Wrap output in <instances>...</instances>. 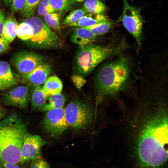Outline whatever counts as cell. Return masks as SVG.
Masks as SVG:
<instances>
[{
  "label": "cell",
  "mask_w": 168,
  "mask_h": 168,
  "mask_svg": "<svg viewBox=\"0 0 168 168\" xmlns=\"http://www.w3.org/2000/svg\"><path fill=\"white\" fill-rule=\"evenodd\" d=\"M126 122L136 168L168 165V116L146 113L137 103Z\"/></svg>",
  "instance_id": "1"
},
{
  "label": "cell",
  "mask_w": 168,
  "mask_h": 168,
  "mask_svg": "<svg viewBox=\"0 0 168 168\" xmlns=\"http://www.w3.org/2000/svg\"><path fill=\"white\" fill-rule=\"evenodd\" d=\"M130 75L129 63L123 56L102 65L95 77L97 104L105 98L124 90L129 83Z\"/></svg>",
  "instance_id": "2"
},
{
  "label": "cell",
  "mask_w": 168,
  "mask_h": 168,
  "mask_svg": "<svg viewBox=\"0 0 168 168\" xmlns=\"http://www.w3.org/2000/svg\"><path fill=\"white\" fill-rule=\"evenodd\" d=\"M27 131L26 123L15 114L0 120V162L20 163L24 136Z\"/></svg>",
  "instance_id": "3"
},
{
  "label": "cell",
  "mask_w": 168,
  "mask_h": 168,
  "mask_svg": "<svg viewBox=\"0 0 168 168\" xmlns=\"http://www.w3.org/2000/svg\"><path fill=\"white\" fill-rule=\"evenodd\" d=\"M127 47V44L124 41L109 45L92 43L81 47L75 57L76 71L78 75L86 76L104 60L121 53Z\"/></svg>",
  "instance_id": "4"
},
{
  "label": "cell",
  "mask_w": 168,
  "mask_h": 168,
  "mask_svg": "<svg viewBox=\"0 0 168 168\" xmlns=\"http://www.w3.org/2000/svg\"><path fill=\"white\" fill-rule=\"evenodd\" d=\"M30 26L28 40L31 45L38 49H49L62 47V40L52 31L44 22L37 17L26 19Z\"/></svg>",
  "instance_id": "5"
},
{
  "label": "cell",
  "mask_w": 168,
  "mask_h": 168,
  "mask_svg": "<svg viewBox=\"0 0 168 168\" xmlns=\"http://www.w3.org/2000/svg\"><path fill=\"white\" fill-rule=\"evenodd\" d=\"M65 115L69 126L76 130L85 129L91 123V110L86 104L77 99L72 100L65 108Z\"/></svg>",
  "instance_id": "6"
},
{
  "label": "cell",
  "mask_w": 168,
  "mask_h": 168,
  "mask_svg": "<svg viewBox=\"0 0 168 168\" xmlns=\"http://www.w3.org/2000/svg\"><path fill=\"white\" fill-rule=\"evenodd\" d=\"M124 9L122 20L125 27L135 38L138 47H141L144 21L139 9L129 5L123 0Z\"/></svg>",
  "instance_id": "7"
},
{
  "label": "cell",
  "mask_w": 168,
  "mask_h": 168,
  "mask_svg": "<svg viewBox=\"0 0 168 168\" xmlns=\"http://www.w3.org/2000/svg\"><path fill=\"white\" fill-rule=\"evenodd\" d=\"M42 122L45 132L52 137L61 136L69 127L65 115V108L51 110L46 112Z\"/></svg>",
  "instance_id": "8"
},
{
  "label": "cell",
  "mask_w": 168,
  "mask_h": 168,
  "mask_svg": "<svg viewBox=\"0 0 168 168\" xmlns=\"http://www.w3.org/2000/svg\"><path fill=\"white\" fill-rule=\"evenodd\" d=\"M46 143L39 135L32 134L27 131L24 136L20 163L22 164L41 156L42 148Z\"/></svg>",
  "instance_id": "9"
},
{
  "label": "cell",
  "mask_w": 168,
  "mask_h": 168,
  "mask_svg": "<svg viewBox=\"0 0 168 168\" xmlns=\"http://www.w3.org/2000/svg\"><path fill=\"white\" fill-rule=\"evenodd\" d=\"M44 61V58L40 55L32 52H22L16 56L13 63L16 69L23 76Z\"/></svg>",
  "instance_id": "10"
},
{
  "label": "cell",
  "mask_w": 168,
  "mask_h": 168,
  "mask_svg": "<svg viewBox=\"0 0 168 168\" xmlns=\"http://www.w3.org/2000/svg\"><path fill=\"white\" fill-rule=\"evenodd\" d=\"M29 85H21L13 88L4 94L2 102L6 105L24 109L29 100Z\"/></svg>",
  "instance_id": "11"
},
{
  "label": "cell",
  "mask_w": 168,
  "mask_h": 168,
  "mask_svg": "<svg viewBox=\"0 0 168 168\" xmlns=\"http://www.w3.org/2000/svg\"><path fill=\"white\" fill-rule=\"evenodd\" d=\"M50 65L44 63L39 65L27 74L23 76L29 85L33 87L41 86L44 83L51 72Z\"/></svg>",
  "instance_id": "12"
},
{
  "label": "cell",
  "mask_w": 168,
  "mask_h": 168,
  "mask_svg": "<svg viewBox=\"0 0 168 168\" xmlns=\"http://www.w3.org/2000/svg\"><path fill=\"white\" fill-rule=\"evenodd\" d=\"M78 27L75 29L71 35L70 39L72 43L81 47L95 41L97 36L89 30L84 27Z\"/></svg>",
  "instance_id": "13"
},
{
  "label": "cell",
  "mask_w": 168,
  "mask_h": 168,
  "mask_svg": "<svg viewBox=\"0 0 168 168\" xmlns=\"http://www.w3.org/2000/svg\"><path fill=\"white\" fill-rule=\"evenodd\" d=\"M107 20V18L102 13H89L83 16L68 26L86 27Z\"/></svg>",
  "instance_id": "14"
},
{
  "label": "cell",
  "mask_w": 168,
  "mask_h": 168,
  "mask_svg": "<svg viewBox=\"0 0 168 168\" xmlns=\"http://www.w3.org/2000/svg\"><path fill=\"white\" fill-rule=\"evenodd\" d=\"M18 26L17 22L14 17L10 16L5 20L1 37L9 44L17 35Z\"/></svg>",
  "instance_id": "15"
},
{
  "label": "cell",
  "mask_w": 168,
  "mask_h": 168,
  "mask_svg": "<svg viewBox=\"0 0 168 168\" xmlns=\"http://www.w3.org/2000/svg\"><path fill=\"white\" fill-rule=\"evenodd\" d=\"M47 96H49L61 93L63 86L60 79L55 76L48 77L42 86Z\"/></svg>",
  "instance_id": "16"
},
{
  "label": "cell",
  "mask_w": 168,
  "mask_h": 168,
  "mask_svg": "<svg viewBox=\"0 0 168 168\" xmlns=\"http://www.w3.org/2000/svg\"><path fill=\"white\" fill-rule=\"evenodd\" d=\"M47 103H46L39 110L42 112H46L51 110L56 109L63 107L66 100L64 95L59 93L49 96Z\"/></svg>",
  "instance_id": "17"
},
{
  "label": "cell",
  "mask_w": 168,
  "mask_h": 168,
  "mask_svg": "<svg viewBox=\"0 0 168 168\" xmlns=\"http://www.w3.org/2000/svg\"><path fill=\"white\" fill-rule=\"evenodd\" d=\"M33 87L31 95V108L33 110H39L46 103L49 97L44 91L42 86Z\"/></svg>",
  "instance_id": "18"
},
{
  "label": "cell",
  "mask_w": 168,
  "mask_h": 168,
  "mask_svg": "<svg viewBox=\"0 0 168 168\" xmlns=\"http://www.w3.org/2000/svg\"><path fill=\"white\" fill-rule=\"evenodd\" d=\"M0 72L4 81L6 88L12 86L16 83L10 66L7 63L0 61Z\"/></svg>",
  "instance_id": "19"
},
{
  "label": "cell",
  "mask_w": 168,
  "mask_h": 168,
  "mask_svg": "<svg viewBox=\"0 0 168 168\" xmlns=\"http://www.w3.org/2000/svg\"><path fill=\"white\" fill-rule=\"evenodd\" d=\"M106 8V6L99 0H86L83 5V9L87 13L101 14Z\"/></svg>",
  "instance_id": "20"
},
{
  "label": "cell",
  "mask_w": 168,
  "mask_h": 168,
  "mask_svg": "<svg viewBox=\"0 0 168 168\" xmlns=\"http://www.w3.org/2000/svg\"><path fill=\"white\" fill-rule=\"evenodd\" d=\"M112 23L108 20L101 21L94 25L84 27L89 30L96 35H102L111 28Z\"/></svg>",
  "instance_id": "21"
},
{
  "label": "cell",
  "mask_w": 168,
  "mask_h": 168,
  "mask_svg": "<svg viewBox=\"0 0 168 168\" xmlns=\"http://www.w3.org/2000/svg\"><path fill=\"white\" fill-rule=\"evenodd\" d=\"M44 20L47 26L55 31H61L59 22V16L57 13L54 12L48 14L44 16Z\"/></svg>",
  "instance_id": "22"
},
{
  "label": "cell",
  "mask_w": 168,
  "mask_h": 168,
  "mask_svg": "<svg viewBox=\"0 0 168 168\" xmlns=\"http://www.w3.org/2000/svg\"><path fill=\"white\" fill-rule=\"evenodd\" d=\"M87 13V12L83 8L74 10L66 16L63 22V24L68 26L77 21Z\"/></svg>",
  "instance_id": "23"
},
{
  "label": "cell",
  "mask_w": 168,
  "mask_h": 168,
  "mask_svg": "<svg viewBox=\"0 0 168 168\" xmlns=\"http://www.w3.org/2000/svg\"><path fill=\"white\" fill-rule=\"evenodd\" d=\"M41 0H26L24 7L22 12L23 15L27 17L31 16Z\"/></svg>",
  "instance_id": "24"
},
{
  "label": "cell",
  "mask_w": 168,
  "mask_h": 168,
  "mask_svg": "<svg viewBox=\"0 0 168 168\" xmlns=\"http://www.w3.org/2000/svg\"><path fill=\"white\" fill-rule=\"evenodd\" d=\"M56 12L48 0H41L38 5L37 12L41 16Z\"/></svg>",
  "instance_id": "25"
},
{
  "label": "cell",
  "mask_w": 168,
  "mask_h": 168,
  "mask_svg": "<svg viewBox=\"0 0 168 168\" xmlns=\"http://www.w3.org/2000/svg\"><path fill=\"white\" fill-rule=\"evenodd\" d=\"M56 12L66 10L69 7L68 0H48Z\"/></svg>",
  "instance_id": "26"
},
{
  "label": "cell",
  "mask_w": 168,
  "mask_h": 168,
  "mask_svg": "<svg viewBox=\"0 0 168 168\" xmlns=\"http://www.w3.org/2000/svg\"><path fill=\"white\" fill-rule=\"evenodd\" d=\"M31 161L30 168H51L49 164L41 156Z\"/></svg>",
  "instance_id": "27"
},
{
  "label": "cell",
  "mask_w": 168,
  "mask_h": 168,
  "mask_svg": "<svg viewBox=\"0 0 168 168\" xmlns=\"http://www.w3.org/2000/svg\"><path fill=\"white\" fill-rule=\"evenodd\" d=\"M26 0H13L11 4L12 10L14 12L23 11Z\"/></svg>",
  "instance_id": "28"
},
{
  "label": "cell",
  "mask_w": 168,
  "mask_h": 168,
  "mask_svg": "<svg viewBox=\"0 0 168 168\" xmlns=\"http://www.w3.org/2000/svg\"><path fill=\"white\" fill-rule=\"evenodd\" d=\"M72 80L75 86L78 89L81 88L86 82L84 78L78 74L73 75L72 77Z\"/></svg>",
  "instance_id": "29"
},
{
  "label": "cell",
  "mask_w": 168,
  "mask_h": 168,
  "mask_svg": "<svg viewBox=\"0 0 168 168\" xmlns=\"http://www.w3.org/2000/svg\"><path fill=\"white\" fill-rule=\"evenodd\" d=\"M17 164L5 162H0V168H21Z\"/></svg>",
  "instance_id": "30"
},
{
  "label": "cell",
  "mask_w": 168,
  "mask_h": 168,
  "mask_svg": "<svg viewBox=\"0 0 168 168\" xmlns=\"http://www.w3.org/2000/svg\"><path fill=\"white\" fill-rule=\"evenodd\" d=\"M9 44L1 37H0V53L5 52L9 48Z\"/></svg>",
  "instance_id": "31"
},
{
  "label": "cell",
  "mask_w": 168,
  "mask_h": 168,
  "mask_svg": "<svg viewBox=\"0 0 168 168\" xmlns=\"http://www.w3.org/2000/svg\"><path fill=\"white\" fill-rule=\"evenodd\" d=\"M5 20L4 13L0 9V37H1L2 34Z\"/></svg>",
  "instance_id": "32"
},
{
  "label": "cell",
  "mask_w": 168,
  "mask_h": 168,
  "mask_svg": "<svg viewBox=\"0 0 168 168\" xmlns=\"http://www.w3.org/2000/svg\"><path fill=\"white\" fill-rule=\"evenodd\" d=\"M5 110L0 105V120L3 119L5 116Z\"/></svg>",
  "instance_id": "33"
},
{
  "label": "cell",
  "mask_w": 168,
  "mask_h": 168,
  "mask_svg": "<svg viewBox=\"0 0 168 168\" xmlns=\"http://www.w3.org/2000/svg\"><path fill=\"white\" fill-rule=\"evenodd\" d=\"M0 83H1L3 86V89L6 88L5 84L4 79L0 72Z\"/></svg>",
  "instance_id": "34"
},
{
  "label": "cell",
  "mask_w": 168,
  "mask_h": 168,
  "mask_svg": "<svg viewBox=\"0 0 168 168\" xmlns=\"http://www.w3.org/2000/svg\"><path fill=\"white\" fill-rule=\"evenodd\" d=\"M84 0H68V2L70 7V5L75 2H80Z\"/></svg>",
  "instance_id": "35"
},
{
  "label": "cell",
  "mask_w": 168,
  "mask_h": 168,
  "mask_svg": "<svg viewBox=\"0 0 168 168\" xmlns=\"http://www.w3.org/2000/svg\"><path fill=\"white\" fill-rule=\"evenodd\" d=\"M13 0H3L4 2L6 4L9 5L11 4Z\"/></svg>",
  "instance_id": "36"
},
{
  "label": "cell",
  "mask_w": 168,
  "mask_h": 168,
  "mask_svg": "<svg viewBox=\"0 0 168 168\" xmlns=\"http://www.w3.org/2000/svg\"><path fill=\"white\" fill-rule=\"evenodd\" d=\"M3 89V87L2 85L0 83V90Z\"/></svg>",
  "instance_id": "37"
}]
</instances>
